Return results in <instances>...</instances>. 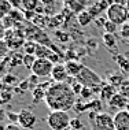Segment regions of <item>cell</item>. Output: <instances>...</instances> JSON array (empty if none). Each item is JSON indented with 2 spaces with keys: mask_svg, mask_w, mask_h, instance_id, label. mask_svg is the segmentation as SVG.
<instances>
[{
  "mask_svg": "<svg viewBox=\"0 0 129 130\" xmlns=\"http://www.w3.org/2000/svg\"><path fill=\"white\" fill-rule=\"evenodd\" d=\"M36 56L34 55H30V54H25L23 55V66H25L26 69H32V66L34 64V62H36Z\"/></svg>",
  "mask_w": 129,
  "mask_h": 130,
  "instance_id": "4316f807",
  "label": "cell"
},
{
  "mask_svg": "<svg viewBox=\"0 0 129 130\" xmlns=\"http://www.w3.org/2000/svg\"><path fill=\"white\" fill-rule=\"evenodd\" d=\"M80 96H81V99L89 100V99H92V97L95 96V90H93L92 88L84 86V88H82V90H81V93H80Z\"/></svg>",
  "mask_w": 129,
  "mask_h": 130,
  "instance_id": "f1b7e54d",
  "label": "cell"
},
{
  "mask_svg": "<svg viewBox=\"0 0 129 130\" xmlns=\"http://www.w3.org/2000/svg\"><path fill=\"white\" fill-rule=\"evenodd\" d=\"M128 103H129V100L122 93H117L116 96H113V99H111L107 104H109L111 108H116V110L120 111V110H122L124 107H126Z\"/></svg>",
  "mask_w": 129,
  "mask_h": 130,
  "instance_id": "7c38bea8",
  "label": "cell"
},
{
  "mask_svg": "<svg viewBox=\"0 0 129 130\" xmlns=\"http://www.w3.org/2000/svg\"><path fill=\"white\" fill-rule=\"evenodd\" d=\"M7 59L4 58H0V74H4L6 73V64H7Z\"/></svg>",
  "mask_w": 129,
  "mask_h": 130,
  "instance_id": "b9f144b4",
  "label": "cell"
},
{
  "mask_svg": "<svg viewBox=\"0 0 129 130\" xmlns=\"http://www.w3.org/2000/svg\"><path fill=\"white\" fill-rule=\"evenodd\" d=\"M45 105L51 111H66L73 110L76 101V93L67 82H54L45 92Z\"/></svg>",
  "mask_w": 129,
  "mask_h": 130,
  "instance_id": "6da1fadb",
  "label": "cell"
},
{
  "mask_svg": "<svg viewBox=\"0 0 129 130\" xmlns=\"http://www.w3.org/2000/svg\"><path fill=\"white\" fill-rule=\"evenodd\" d=\"M27 81H29L30 86H33V89H34V88H36L37 85H39V77L34 75V74H30V77L27 78Z\"/></svg>",
  "mask_w": 129,
  "mask_h": 130,
  "instance_id": "8d00e7d4",
  "label": "cell"
},
{
  "mask_svg": "<svg viewBox=\"0 0 129 130\" xmlns=\"http://www.w3.org/2000/svg\"><path fill=\"white\" fill-rule=\"evenodd\" d=\"M70 126L73 129H76V130H81L82 129V122L80 121V118H71Z\"/></svg>",
  "mask_w": 129,
  "mask_h": 130,
  "instance_id": "d590c367",
  "label": "cell"
},
{
  "mask_svg": "<svg viewBox=\"0 0 129 130\" xmlns=\"http://www.w3.org/2000/svg\"><path fill=\"white\" fill-rule=\"evenodd\" d=\"M3 81L6 82V85H15V84L18 82V79H17V77L14 74H6Z\"/></svg>",
  "mask_w": 129,
  "mask_h": 130,
  "instance_id": "1f68e13d",
  "label": "cell"
},
{
  "mask_svg": "<svg viewBox=\"0 0 129 130\" xmlns=\"http://www.w3.org/2000/svg\"><path fill=\"white\" fill-rule=\"evenodd\" d=\"M14 7L11 6V3L7 2V0H0V21H3L12 11Z\"/></svg>",
  "mask_w": 129,
  "mask_h": 130,
  "instance_id": "d6986e66",
  "label": "cell"
},
{
  "mask_svg": "<svg viewBox=\"0 0 129 130\" xmlns=\"http://www.w3.org/2000/svg\"><path fill=\"white\" fill-rule=\"evenodd\" d=\"M7 62L10 63V67H15V66L23 64V55L18 54V52H11L10 56L7 58Z\"/></svg>",
  "mask_w": 129,
  "mask_h": 130,
  "instance_id": "ac0fdd59",
  "label": "cell"
},
{
  "mask_svg": "<svg viewBox=\"0 0 129 130\" xmlns=\"http://www.w3.org/2000/svg\"><path fill=\"white\" fill-rule=\"evenodd\" d=\"M107 19L113 21L114 23H117L118 26H122L124 23H126L129 21V11L125 7V4H120V3H113L106 11Z\"/></svg>",
  "mask_w": 129,
  "mask_h": 130,
  "instance_id": "277c9868",
  "label": "cell"
},
{
  "mask_svg": "<svg viewBox=\"0 0 129 130\" xmlns=\"http://www.w3.org/2000/svg\"><path fill=\"white\" fill-rule=\"evenodd\" d=\"M65 67H66V71H67L69 77L76 78V77H77L80 73H81V70H82V67H84V64H82V63H80L78 60H66Z\"/></svg>",
  "mask_w": 129,
  "mask_h": 130,
  "instance_id": "8fae6325",
  "label": "cell"
},
{
  "mask_svg": "<svg viewBox=\"0 0 129 130\" xmlns=\"http://www.w3.org/2000/svg\"><path fill=\"white\" fill-rule=\"evenodd\" d=\"M4 129H6V125L3 122H0V130H4Z\"/></svg>",
  "mask_w": 129,
  "mask_h": 130,
  "instance_id": "f6af8a7d",
  "label": "cell"
},
{
  "mask_svg": "<svg viewBox=\"0 0 129 130\" xmlns=\"http://www.w3.org/2000/svg\"><path fill=\"white\" fill-rule=\"evenodd\" d=\"M10 51H11V50L8 48L7 41H6L3 37H0V58H6V56L8 55Z\"/></svg>",
  "mask_w": 129,
  "mask_h": 130,
  "instance_id": "83f0119b",
  "label": "cell"
},
{
  "mask_svg": "<svg viewBox=\"0 0 129 130\" xmlns=\"http://www.w3.org/2000/svg\"><path fill=\"white\" fill-rule=\"evenodd\" d=\"M114 126H116V130H129L128 110H120L114 114Z\"/></svg>",
  "mask_w": 129,
  "mask_h": 130,
  "instance_id": "9c48e42d",
  "label": "cell"
},
{
  "mask_svg": "<svg viewBox=\"0 0 129 130\" xmlns=\"http://www.w3.org/2000/svg\"><path fill=\"white\" fill-rule=\"evenodd\" d=\"M93 21V18L91 17V14L88 12V10H84V11H81L77 15V22H78V25L80 26H88L91 22Z\"/></svg>",
  "mask_w": 129,
  "mask_h": 130,
  "instance_id": "e0dca14e",
  "label": "cell"
},
{
  "mask_svg": "<svg viewBox=\"0 0 129 130\" xmlns=\"http://www.w3.org/2000/svg\"><path fill=\"white\" fill-rule=\"evenodd\" d=\"M102 40H103V44L106 45L109 50H111V51H116L117 50V37H116V34L104 33L103 37H102Z\"/></svg>",
  "mask_w": 129,
  "mask_h": 130,
  "instance_id": "5bb4252c",
  "label": "cell"
},
{
  "mask_svg": "<svg viewBox=\"0 0 129 130\" xmlns=\"http://www.w3.org/2000/svg\"><path fill=\"white\" fill-rule=\"evenodd\" d=\"M114 59H116L118 67L121 69V71H122L124 74H129V59L126 58V56L118 54L117 56H114Z\"/></svg>",
  "mask_w": 129,
  "mask_h": 130,
  "instance_id": "9a60e30c",
  "label": "cell"
},
{
  "mask_svg": "<svg viewBox=\"0 0 129 130\" xmlns=\"http://www.w3.org/2000/svg\"><path fill=\"white\" fill-rule=\"evenodd\" d=\"M120 34H121V37H122V38H125V40H129V22L124 23V25L121 26Z\"/></svg>",
  "mask_w": 129,
  "mask_h": 130,
  "instance_id": "d6a6232c",
  "label": "cell"
},
{
  "mask_svg": "<svg viewBox=\"0 0 129 130\" xmlns=\"http://www.w3.org/2000/svg\"><path fill=\"white\" fill-rule=\"evenodd\" d=\"M120 93H122L124 96L129 100V81H125L122 85L120 86Z\"/></svg>",
  "mask_w": 129,
  "mask_h": 130,
  "instance_id": "836d02e7",
  "label": "cell"
},
{
  "mask_svg": "<svg viewBox=\"0 0 129 130\" xmlns=\"http://www.w3.org/2000/svg\"><path fill=\"white\" fill-rule=\"evenodd\" d=\"M51 78L54 82H66L69 79V74L66 71L65 64H62V63L54 64V69H52V73H51Z\"/></svg>",
  "mask_w": 129,
  "mask_h": 130,
  "instance_id": "30bf717a",
  "label": "cell"
},
{
  "mask_svg": "<svg viewBox=\"0 0 129 130\" xmlns=\"http://www.w3.org/2000/svg\"><path fill=\"white\" fill-rule=\"evenodd\" d=\"M65 130H76V129H73L71 126H69V127H67V129H65Z\"/></svg>",
  "mask_w": 129,
  "mask_h": 130,
  "instance_id": "7dc6e473",
  "label": "cell"
},
{
  "mask_svg": "<svg viewBox=\"0 0 129 130\" xmlns=\"http://www.w3.org/2000/svg\"><path fill=\"white\" fill-rule=\"evenodd\" d=\"M70 115L66 111H51L47 117V125L52 130H65L70 126Z\"/></svg>",
  "mask_w": 129,
  "mask_h": 130,
  "instance_id": "3957f363",
  "label": "cell"
},
{
  "mask_svg": "<svg viewBox=\"0 0 129 130\" xmlns=\"http://www.w3.org/2000/svg\"><path fill=\"white\" fill-rule=\"evenodd\" d=\"M45 92L47 90L45 89H43L41 86H39L37 85L34 89L32 90V97H33V103H39V101H41V100H44L45 99Z\"/></svg>",
  "mask_w": 129,
  "mask_h": 130,
  "instance_id": "ffe728a7",
  "label": "cell"
},
{
  "mask_svg": "<svg viewBox=\"0 0 129 130\" xmlns=\"http://www.w3.org/2000/svg\"><path fill=\"white\" fill-rule=\"evenodd\" d=\"M106 21H107V17H102V15H100L99 18L95 19V23H96V25L99 26V27H103L104 23H106Z\"/></svg>",
  "mask_w": 129,
  "mask_h": 130,
  "instance_id": "ab89813d",
  "label": "cell"
},
{
  "mask_svg": "<svg viewBox=\"0 0 129 130\" xmlns=\"http://www.w3.org/2000/svg\"><path fill=\"white\" fill-rule=\"evenodd\" d=\"M128 41H129V40H128Z\"/></svg>",
  "mask_w": 129,
  "mask_h": 130,
  "instance_id": "c3c4849f",
  "label": "cell"
},
{
  "mask_svg": "<svg viewBox=\"0 0 129 130\" xmlns=\"http://www.w3.org/2000/svg\"><path fill=\"white\" fill-rule=\"evenodd\" d=\"M37 123V117L33 114L30 110H21L18 112V125L23 130H30L33 129Z\"/></svg>",
  "mask_w": 129,
  "mask_h": 130,
  "instance_id": "ba28073f",
  "label": "cell"
},
{
  "mask_svg": "<svg viewBox=\"0 0 129 130\" xmlns=\"http://www.w3.org/2000/svg\"><path fill=\"white\" fill-rule=\"evenodd\" d=\"M100 100L103 101H109L113 99V96H116L117 94V89L114 85H111V84H104V85L102 86V89H100Z\"/></svg>",
  "mask_w": 129,
  "mask_h": 130,
  "instance_id": "4fadbf2b",
  "label": "cell"
},
{
  "mask_svg": "<svg viewBox=\"0 0 129 130\" xmlns=\"http://www.w3.org/2000/svg\"><path fill=\"white\" fill-rule=\"evenodd\" d=\"M76 79H77L82 86H88V88H102L104 85L102 78L99 77V74L95 73L92 69L87 67V66L82 67L81 73L76 77Z\"/></svg>",
  "mask_w": 129,
  "mask_h": 130,
  "instance_id": "5b68a950",
  "label": "cell"
},
{
  "mask_svg": "<svg viewBox=\"0 0 129 130\" xmlns=\"http://www.w3.org/2000/svg\"><path fill=\"white\" fill-rule=\"evenodd\" d=\"M6 117H8L11 123H18V114L17 112H6Z\"/></svg>",
  "mask_w": 129,
  "mask_h": 130,
  "instance_id": "74e56055",
  "label": "cell"
},
{
  "mask_svg": "<svg viewBox=\"0 0 129 130\" xmlns=\"http://www.w3.org/2000/svg\"><path fill=\"white\" fill-rule=\"evenodd\" d=\"M124 82H125V79H124V77L121 73H113V74L109 77V84H111V85H114V86H121Z\"/></svg>",
  "mask_w": 129,
  "mask_h": 130,
  "instance_id": "7402d4cb",
  "label": "cell"
},
{
  "mask_svg": "<svg viewBox=\"0 0 129 130\" xmlns=\"http://www.w3.org/2000/svg\"><path fill=\"white\" fill-rule=\"evenodd\" d=\"M10 17H11V18L14 19V22H21V21L23 19V14L19 11V8H12V11L8 14Z\"/></svg>",
  "mask_w": 129,
  "mask_h": 130,
  "instance_id": "f546056e",
  "label": "cell"
},
{
  "mask_svg": "<svg viewBox=\"0 0 129 130\" xmlns=\"http://www.w3.org/2000/svg\"><path fill=\"white\" fill-rule=\"evenodd\" d=\"M39 4H40V0H22L21 7H22V10H25L27 12V11H36Z\"/></svg>",
  "mask_w": 129,
  "mask_h": 130,
  "instance_id": "44dd1931",
  "label": "cell"
},
{
  "mask_svg": "<svg viewBox=\"0 0 129 130\" xmlns=\"http://www.w3.org/2000/svg\"><path fill=\"white\" fill-rule=\"evenodd\" d=\"M52 69H54V63H52L50 59H40L37 58L34 64L32 66L30 71L32 74L37 75L39 78H44V77H50L52 73Z\"/></svg>",
  "mask_w": 129,
  "mask_h": 130,
  "instance_id": "52a82bcc",
  "label": "cell"
},
{
  "mask_svg": "<svg viewBox=\"0 0 129 130\" xmlns=\"http://www.w3.org/2000/svg\"><path fill=\"white\" fill-rule=\"evenodd\" d=\"M73 110L77 111L78 114H81V112L87 111V107H85V104L82 103L81 100H77V101H76V104H74V107H73Z\"/></svg>",
  "mask_w": 129,
  "mask_h": 130,
  "instance_id": "e575fe53",
  "label": "cell"
},
{
  "mask_svg": "<svg viewBox=\"0 0 129 130\" xmlns=\"http://www.w3.org/2000/svg\"><path fill=\"white\" fill-rule=\"evenodd\" d=\"M36 48H37V43H36V41L26 40V43L23 44V51H25V54L34 55V52H36Z\"/></svg>",
  "mask_w": 129,
  "mask_h": 130,
  "instance_id": "cb8c5ba5",
  "label": "cell"
},
{
  "mask_svg": "<svg viewBox=\"0 0 129 130\" xmlns=\"http://www.w3.org/2000/svg\"><path fill=\"white\" fill-rule=\"evenodd\" d=\"M89 121L92 123L93 130H116L114 126V117L107 112H95L89 111Z\"/></svg>",
  "mask_w": 129,
  "mask_h": 130,
  "instance_id": "7a4b0ae2",
  "label": "cell"
},
{
  "mask_svg": "<svg viewBox=\"0 0 129 130\" xmlns=\"http://www.w3.org/2000/svg\"><path fill=\"white\" fill-rule=\"evenodd\" d=\"M88 12L91 14V17L93 18V21H95L96 18H99V17H100V14H102V8H100V6L96 3V4H92L89 7Z\"/></svg>",
  "mask_w": 129,
  "mask_h": 130,
  "instance_id": "484cf974",
  "label": "cell"
},
{
  "mask_svg": "<svg viewBox=\"0 0 129 130\" xmlns=\"http://www.w3.org/2000/svg\"><path fill=\"white\" fill-rule=\"evenodd\" d=\"M3 38L7 41L8 48L11 51H17L18 48L23 47V44L26 43L23 33L19 31V30H17L15 27H12V29H7L4 31V34H3Z\"/></svg>",
  "mask_w": 129,
  "mask_h": 130,
  "instance_id": "8992f818",
  "label": "cell"
},
{
  "mask_svg": "<svg viewBox=\"0 0 129 130\" xmlns=\"http://www.w3.org/2000/svg\"><path fill=\"white\" fill-rule=\"evenodd\" d=\"M4 130H23V129L18 123H8V125H6Z\"/></svg>",
  "mask_w": 129,
  "mask_h": 130,
  "instance_id": "7bdbcfd3",
  "label": "cell"
},
{
  "mask_svg": "<svg viewBox=\"0 0 129 130\" xmlns=\"http://www.w3.org/2000/svg\"><path fill=\"white\" fill-rule=\"evenodd\" d=\"M103 29H104V33H113V34H116V31L118 29V25H117V23H114L113 21L107 19L106 23H104V26H103Z\"/></svg>",
  "mask_w": 129,
  "mask_h": 130,
  "instance_id": "d4e9b609",
  "label": "cell"
},
{
  "mask_svg": "<svg viewBox=\"0 0 129 130\" xmlns=\"http://www.w3.org/2000/svg\"><path fill=\"white\" fill-rule=\"evenodd\" d=\"M51 54H52V51H51L50 47H47V45H44V44H39V43H37V48H36V52H34V56H36V58L48 59Z\"/></svg>",
  "mask_w": 129,
  "mask_h": 130,
  "instance_id": "2e32d148",
  "label": "cell"
},
{
  "mask_svg": "<svg viewBox=\"0 0 129 130\" xmlns=\"http://www.w3.org/2000/svg\"><path fill=\"white\" fill-rule=\"evenodd\" d=\"M11 97H12V94L10 93V92H2V93H0V99H2L3 103L10 101V100H11Z\"/></svg>",
  "mask_w": 129,
  "mask_h": 130,
  "instance_id": "f35d334b",
  "label": "cell"
},
{
  "mask_svg": "<svg viewBox=\"0 0 129 130\" xmlns=\"http://www.w3.org/2000/svg\"><path fill=\"white\" fill-rule=\"evenodd\" d=\"M125 7H126L128 11H129V0H126V2H125Z\"/></svg>",
  "mask_w": 129,
  "mask_h": 130,
  "instance_id": "bcb514c9",
  "label": "cell"
},
{
  "mask_svg": "<svg viewBox=\"0 0 129 130\" xmlns=\"http://www.w3.org/2000/svg\"><path fill=\"white\" fill-rule=\"evenodd\" d=\"M55 37H56L59 41H62V43H67L69 38H70V36H69L66 31H62V30H56V31H55Z\"/></svg>",
  "mask_w": 129,
  "mask_h": 130,
  "instance_id": "4dcf8cb0",
  "label": "cell"
},
{
  "mask_svg": "<svg viewBox=\"0 0 129 130\" xmlns=\"http://www.w3.org/2000/svg\"><path fill=\"white\" fill-rule=\"evenodd\" d=\"M7 2L11 3V6L14 8H19L21 7V3H22V0H7Z\"/></svg>",
  "mask_w": 129,
  "mask_h": 130,
  "instance_id": "ee69618b",
  "label": "cell"
},
{
  "mask_svg": "<svg viewBox=\"0 0 129 130\" xmlns=\"http://www.w3.org/2000/svg\"><path fill=\"white\" fill-rule=\"evenodd\" d=\"M18 88H19L21 90H22V92H25L26 89H29V88H30V84H29V81H27V79H25V81H22V82H19Z\"/></svg>",
  "mask_w": 129,
  "mask_h": 130,
  "instance_id": "60d3db41",
  "label": "cell"
},
{
  "mask_svg": "<svg viewBox=\"0 0 129 130\" xmlns=\"http://www.w3.org/2000/svg\"><path fill=\"white\" fill-rule=\"evenodd\" d=\"M85 107H87V111L91 110V111H95V112H100V110H102V100L93 99L89 103H85Z\"/></svg>",
  "mask_w": 129,
  "mask_h": 130,
  "instance_id": "603a6c76",
  "label": "cell"
}]
</instances>
